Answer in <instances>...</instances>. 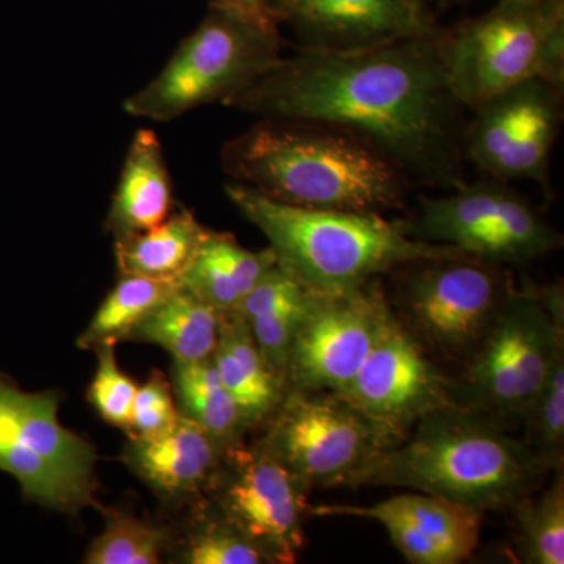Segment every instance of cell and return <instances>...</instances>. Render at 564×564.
Wrapping results in <instances>:
<instances>
[{"mask_svg":"<svg viewBox=\"0 0 564 564\" xmlns=\"http://www.w3.org/2000/svg\"><path fill=\"white\" fill-rule=\"evenodd\" d=\"M443 31L359 52L299 47L225 106L259 118L336 126L372 144L411 184L458 191L469 182V110L448 87Z\"/></svg>","mask_w":564,"mask_h":564,"instance_id":"1","label":"cell"},{"mask_svg":"<svg viewBox=\"0 0 564 564\" xmlns=\"http://www.w3.org/2000/svg\"><path fill=\"white\" fill-rule=\"evenodd\" d=\"M220 159L232 182L310 209L384 215L403 209L414 187L372 144L325 122L259 118Z\"/></svg>","mask_w":564,"mask_h":564,"instance_id":"2","label":"cell"},{"mask_svg":"<svg viewBox=\"0 0 564 564\" xmlns=\"http://www.w3.org/2000/svg\"><path fill=\"white\" fill-rule=\"evenodd\" d=\"M547 473L499 419L452 404L425 415L400 443L375 456L352 486L413 489L485 514L536 492Z\"/></svg>","mask_w":564,"mask_h":564,"instance_id":"3","label":"cell"},{"mask_svg":"<svg viewBox=\"0 0 564 564\" xmlns=\"http://www.w3.org/2000/svg\"><path fill=\"white\" fill-rule=\"evenodd\" d=\"M225 192L269 240L278 265L318 295L358 291L403 263L467 254L411 239L383 214L289 206L237 182Z\"/></svg>","mask_w":564,"mask_h":564,"instance_id":"4","label":"cell"},{"mask_svg":"<svg viewBox=\"0 0 564 564\" xmlns=\"http://www.w3.org/2000/svg\"><path fill=\"white\" fill-rule=\"evenodd\" d=\"M280 24L215 0L154 79L129 96L133 118L166 122L207 104H226L281 62Z\"/></svg>","mask_w":564,"mask_h":564,"instance_id":"5","label":"cell"},{"mask_svg":"<svg viewBox=\"0 0 564 564\" xmlns=\"http://www.w3.org/2000/svg\"><path fill=\"white\" fill-rule=\"evenodd\" d=\"M445 77L463 107L541 77L564 85V0H500L441 33Z\"/></svg>","mask_w":564,"mask_h":564,"instance_id":"6","label":"cell"},{"mask_svg":"<svg viewBox=\"0 0 564 564\" xmlns=\"http://www.w3.org/2000/svg\"><path fill=\"white\" fill-rule=\"evenodd\" d=\"M61 393L25 392L0 373V473L25 502L77 516L98 503L95 445L58 421Z\"/></svg>","mask_w":564,"mask_h":564,"instance_id":"7","label":"cell"},{"mask_svg":"<svg viewBox=\"0 0 564 564\" xmlns=\"http://www.w3.org/2000/svg\"><path fill=\"white\" fill-rule=\"evenodd\" d=\"M404 328L430 350L466 362L514 291L507 267L469 254L421 259L391 272Z\"/></svg>","mask_w":564,"mask_h":564,"instance_id":"8","label":"cell"},{"mask_svg":"<svg viewBox=\"0 0 564 564\" xmlns=\"http://www.w3.org/2000/svg\"><path fill=\"white\" fill-rule=\"evenodd\" d=\"M400 225L411 239L503 267L536 261L563 245L562 234L510 182L486 176L444 196H421L413 217Z\"/></svg>","mask_w":564,"mask_h":564,"instance_id":"9","label":"cell"},{"mask_svg":"<svg viewBox=\"0 0 564 564\" xmlns=\"http://www.w3.org/2000/svg\"><path fill=\"white\" fill-rule=\"evenodd\" d=\"M563 350L564 321L529 289H514L484 343L464 362L454 402L499 421L524 417Z\"/></svg>","mask_w":564,"mask_h":564,"instance_id":"10","label":"cell"},{"mask_svg":"<svg viewBox=\"0 0 564 564\" xmlns=\"http://www.w3.org/2000/svg\"><path fill=\"white\" fill-rule=\"evenodd\" d=\"M259 441L306 491L352 486L389 447L377 426L336 392L288 389Z\"/></svg>","mask_w":564,"mask_h":564,"instance_id":"11","label":"cell"},{"mask_svg":"<svg viewBox=\"0 0 564 564\" xmlns=\"http://www.w3.org/2000/svg\"><path fill=\"white\" fill-rule=\"evenodd\" d=\"M564 85L541 77L508 88L473 110L464 159L484 176L536 182L552 195V152L562 132Z\"/></svg>","mask_w":564,"mask_h":564,"instance_id":"12","label":"cell"},{"mask_svg":"<svg viewBox=\"0 0 564 564\" xmlns=\"http://www.w3.org/2000/svg\"><path fill=\"white\" fill-rule=\"evenodd\" d=\"M306 494L261 445L239 443L226 448L204 497L269 563L292 564L304 547Z\"/></svg>","mask_w":564,"mask_h":564,"instance_id":"13","label":"cell"},{"mask_svg":"<svg viewBox=\"0 0 564 564\" xmlns=\"http://www.w3.org/2000/svg\"><path fill=\"white\" fill-rule=\"evenodd\" d=\"M340 395L377 426L389 447L425 415L455 404L454 381L392 310L366 362Z\"/></svg>","mask_w":564,"mask_h":564,"instance_id":"14","label":"cell"},{"mask_svg":"<svg viewBox=\"0 0 564 564\" xmlns=\"http://www.w3.org/2000/svg\"><path fill=\"white\" fill-rule=\"evenodd\" d=\"M391 304L378 280L340 295H318L293 339L288 389L343 393L366 362Z\"/></svg>","mask_w":564,"mask_h":564,"instance_id":"15","label":"cell"},{"mask_svg":"<svg viewBox=\"0 0 564 564\" xmlns=\"http://www.w3.org/2000/svg\"><path fill=\"white\" fill-rule=\"evenodd\" d=\"M300 47L359 52L419 36L437 35L429 0H267Z\"/></svg>","mask_w":564,"mask_h":564,"instance_id":"16","label":"cell"},{"mask_svg":"<svg viewBox=\"0 0 564 564\" xmlns=\"http://www.w3.org/2000/svg\"><path fill=\"white\" fill-rule=\"evenodd\" d=\"M317 518H359L384 527L397 551L413 564L466 562L480 543L484 513L430 496L402 494L373 505H310Z\"/></svg>","mask_w":564,"mask_h":564,"instance_id":"17","label":"cell"},{"mask_svg":"<svg viewBox=\"0 0 564 564\" xmlns=\"http://www.w3.org/2000/svg\"><path fill=\"white\" fill-rule=\"evenodd\" d=\"M225 451L198 423L181 414L161 433L129 437L121 459L163 502L192 503L206 496Z\"/></svg>","mask_w":564,"mask_h":564,"instance_id":"18","label":"cell"},{"mask_svg":"<svg viewBox=\"0 0 564 564\" xmlns=\"http://www.w3.org/2000/svg\"><path fill=\"white\" fill-rule=\"evenodd\" d=\"M173 214L172 176L158 133L133 135L111 198L106 229L115 239L148 231Z\"/></svg>","mask_w":564,"mask_h":564,"instance_id":"19","label":"cell"},{"mask_svg":"<svg viewBox=\"0 0 564 564\" xmlns=\"http://www.w3.org/2000/svg\"><path fill=\"white\" fill-rule=\"evenodd\" d=\"M274 265L272 248L247 250L232 234L207 229L180 285L221 313H234Z\"/></svg>","mask_w":564,"mask_h":564,"instance_id":"20","label":"cell"},{"mask_svg":"<svg viewBox=\"0 0 564 564\" xmlns=\"http://www.w3.org/2000/svg\"><path fill=\"white\" fill-rule=\"evenodd\" d=\"M212 359L248 426L269 421L284 400L288 383L265 361L239 314L225 313Z\"/></svg>","mask_w":564,"mask_h":564,"instance_id":"21","label":"cell"},{"mask_svg":"<svg viewBox=\"0 0 564 564\" xmlns=\"http://www.w3.org/2000/svg\"><path fill=\"white\" fill-rule=\"evenodd\" d=\"M314 299V292L276 263L234 311L250 326L263 358L284 380L293 339Z\"/></svg>","mask_w":564,"mask_h":564,"instance_id":"22","label":"cell"},{"mask_svg":"<svg viewBox=\"0 0 564 564\" xmlns=\"http://www.w3.org/2000/svg\"><path fill=\"white\" fill-rule=\"evenodd\" d=\"M225 313L177 285L143 322L129 340L169 351L173 362L209 359L217 348Z\"/></svg>","mask_w":564,"mask_h":564,"instance_id":"23","label":"cell"},{"mask_svg":"<svg viewBox=\"0 0 564 564\" xmlns=\"http://www.w3.org/2000/svg\"><path fill=\"white\" fill-rule=\"evenodd\" d=\"M206 232L191 210L182 209L148 231L115 239L118 274L180 282Z\"/></svg>","mask_w":564,"mask_h":564,"instance_id":"24","label":"cell"},{"mask_svg":"<svg viewBox=\"0 0 564 564\" xmlns=\"http://www.w3.org/2000/svg\"><path fill=\"white\" fill-rule=\"evenodd\" d=\"M172 388L180 413L198 423L218 444L228 448L243 443L250 426L223 383L214 359L173 362Z\"/></svg>","mask_w":564,"mask_h":564,"instance_id":"25","label":"cell"},{"mask_svg":"<svg viewBox=\"0 0 564 564\" xmlns=\"http://www.w3.org/2000/svg\"><path fill=\"white\" fill-rule=\"evenodd\" d=\"M180 285L176 281L120 274L115 288L107 293L87 328L77 339L82 350L117 347L126 343L148 317Z\"/></svg>","mask_w":564,"mask_h":564,"instance_id":"26","label":"cell"},{"mask_svg":"<svg viewBox=\"0 0 564 564\" xmlns=\"http://www.w3.org/2000/svg\"><path fill=\"white\" fill-rule=\"evenodd\" d=\"M95 508L101 511L106 525L88 545L84 563L159 564L172 549L174 533L169 527L99 502Z\"/></svg>","mask_w":564,"mask_h":564,"instance_id":"27","label":"cell"},{"mask_svg":"<svg viewBox=\"0 0 564 564\" xmlns=\"http://www.w3.org/2000/svg\"><path fill=\"white\" fill-rule=\"evenodd\" d=\"M552 485L513 505L518 521V551L527 564L564 563V473L554 470Z\"/></svg>","mask_w":564,"mask_h":564,"instance_id":"28","label":"cell"},{"mask_svg":"<svg viewBox=\"0 0 564 564\" xmlns=\"http://www.w3.org/2000/svg\"><path fill=\"white\" fill-rule=\"evenodd\" d=\"M196 516L195 522L173 541L170 551L185 564H263L267 556L214 507Z\"/></svg>","mask_w":564,"mask_h":564,"instance_id":"29","label":"cell"},{"mask_svg":"<svg viewBox=\"0 0 564 564\" xmlns=\"http://www.w3.org/2000/svg\"><path fill=\"white\" fill-rule=\"evenodd\" d=\"M525 443L549 470L563 467L564 452V350L558 352L547 380L524 414Z\"/></svg>","mask_w":564,"mask_h":564,"instance_id":"30","label":"cell"},{"mask_svg":"<svg viewBox=\"0 0 564 564\" xmlns=\"http://www.w3.org/2000/svg\"><path fill=\"white\" fill-rule=\"evenodd\" d=\"M117 347H101L98 355V369L88 388V402L104 422L128 433L131 423L132 404L139 384L122 372L117 359Z\"/></svg>","mask_w":564,"mask_h":564,"instance_id":"31","label":"cell"},{"mask_svg":"<svg viewBox=\"0 0 564 564\" xmlns=\"http://www.w3.org/2000/svg\"><path fill=\"white\" fill-rule=\"evenodd\" d=\"M172 383L165 375L154 370L143 384L139 386L132 404L128 437L151 436L170 429L180 419Z\"/></svg>","mask_w":564,"mask_h":564,"instance_id":"32","label":"cell"},{"mask_svg":"<svg viewBox=\"0 0 564 564\" xmlns=\"http://www.w3.org/2000/svg\"><path fill=\"white\" fill-rule=\"evenodd\" d=\"M220 2L243 11V13L251 14V17L259 18V20L278 22L267 0H220Z\"/></svg>","mask_w":564,"mask_h":564,"instance_id":"33","label":"cell"},{"mask_svg":"<svg viewBox=\"0 0 564 564\" xmlns=\"http://www.w3.org/2000/svg\"><path fill=\"white\" fill-rule=\"evenodd\" d=\"M467 2H473V0H467ZM496 2H500V0H496Z\"/></svg>","mask_w":564,"mask_h":564,"instance_id":"34","label":"cell"}]
</instances>
